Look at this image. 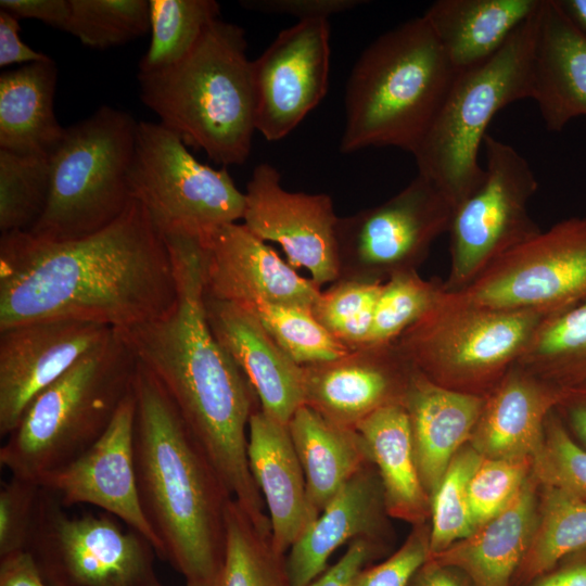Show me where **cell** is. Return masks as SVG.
Masks as SVG:
<instances>
[{"instance_id":"cell-1","label":"cell","mask_w":586,"mask_h":586,"mask_svg":"<svg viewBox=\"0 0 586 586\" xmlns=\"http://www.w3.org/2000/svg\"><path fill=\"white\" fill-rule=\"evenodd\" d=\"M176 297L165 240L135 199L112 224L80 239L1 233L0 329L74 319L124 330L165 315Z\"/></svg>"},{"instance_id":"cell-2","label":"cell","mask_w":586,"mask_h":586,"mask_svg":"<svg viewBox=\"0 0 586 586\" xmlns=\"http://www.w3.org/2000/svg\"><path fill=\"white\" fill-rule=\"evenodd\" d=\"M163 238L176 302L165 315L118 331L171 397L231 496L263 523L268 514L247 460L249 422L260 408L257 395L207 321L204 245L183 234Z\"/></svg>"},{"instance_id":"cell-3","label":"cell","mask_w":586,"mask_h":586,"mask_svg":"<svg viewBox=\"0 0 586 586\" xmlns=\"http://www.w3.org/2000/svg\"><path fill=\"white\" fill-rule=\"evenodd\" d=\"M132 391L138 496L158 540L160 557L187 586H214L225 558L227 507L233 497L171 397L139 360Z\"/></svg>"},{"instance_id":"cell-4","label":"cell","mask_w":586,"mask_h":586,"mask_svg":"<svg viewBox=\"0 0 586 586\" xmlns=\"http://www.w3.org/2000/svg\"><path fill=\"white\" fill-rule=\"evenodd\" d=\"M245 50L244 30L217 18L181 61L137 76L140 99L160 123L224 166L247 160L256 131Z\"/></svg>"},{"instance_id":"cell-5","label":"cell","mask_w":586,"mask_h":586,"mask_svg":"<svg viewBox=\"0 0 586 586\" xmlns=\"http://www.w3.org/2000/svg\"><path fill=\"white\" fill-rule=\"evenodd\" d=\"M456 74L423 16L385 31L362 51L348 77L340 150L394 146L413 155Z\"/></svg>"},{"instance_id":"cell-6","label":"cell","mask_w":586,"mask_h":586,"mask_svg":"<svg viewBox=\"0 0 586 586\" xmlns=\"http://www.w3.org/2000/svg\"><path fill=\"white\" fill-rule=\"evenodd\" d=\"M137 357L118 330L42 390L0 448L12 476L37 482L87 451L132 388Z\"/></svg>"},{"instance_id":"cell-7","label":"cell","mask_w":586,"mask_h":586,"mask_svg":"<svg viewBox=\"0 0 586 586\" xmlns=\"http://www.w3.org/2000/svg\"><path fill=\"white\" fill-rule=\"evenodd\" d=\"M538 11L492 58L456 74L437 116L413 153L418 174L433 182L454 209L485 178L479 152L491 120L507 105L532 97Z\"/></svg>"},{"instance_id":"cell-8","label":"cell","mask_w":586,"mask_h":586,"mask_svg":"<svg viewBox=\"0 0 586 586\" xmlns=\"http://www.w3.org/2000/svg\"><path fill=\"white\" fill-rule=\"evenodd\" d=\"M137 126L129 113L103 105L65 128L49 155L44 209L26 232L41 240L69 241L117 219L132 199L128 174Z\"/></svg>"},{"instance_id":"cell-9","label":"cell","mask_w":586,"mask_h":586,"mask_svg":"<svg viewBox=\"0 0 586 586\" xmlns=\"http://www.w3.org/2000/svg\"><path fill=\"white\" fill-rule=\"evenodd\" d=\"M549 316L489 307L444 292L394 343L432 382L486 397L519 362Z\"/></svg>"},{"instance_id":"cell-10","label":"cell","mask_w":586,"mask_h":586,"mask_svg":"<svg viewBox=\"0 0 586 586\" xmlns=\"http://www.w3.org/2000/svg\"><path fill=\"white\" fill-rule=\"evenodd\" d=\"M128 186L163 237L184 234L205 245L214 231L242 219L245 211V194L226 168L199 162L162 123L138 122Z\"/></svg>"},{"instance_id":"cell-11","label":"cell","mask_w":586,"mask_h":586,"mask_svg":"<svg viewBox=\"0 0 586 586\" xmlns=\"http://www.w3.org/2000/svg\"><path fill=\"white\" fill-rule=\"evenodd\" d=\"M42 488V487H41ZM42 488L27 551L50 586H162L156 550L139 532L103 512L68 515Z\"/></svg>"},{"instance_id":"cell-12","label":"cell","mask_w":586,"mask_h":586,"mask_svg":"<svg viewBox=\"0 0 586 586\" xmlns=\"http://www.w3.org/2000/svg\"><path fill=\"white\" fill-rule=\"evenodd\" d=\"M485 178L455 209L449 233L450 265L444 291L459 292L488 267L542 229L528 203L538 182L528 162L512 145L484 139Z\"/></svg>"},{"instance_id":"cell-13","label":"cell","mask_w":586,"mask_h":586,"mask_svg":"<svg viewBox=\"0 0 586 586\" xmlns=\"http://www.w3.org/2000/svg\"><path fill=\"white\" fill-rule=\"evenodd\" d=\"M454 206L429 179L417 175L387 201L339 217L337 280L383 283L418 270L435 240L448 232Z\"/></svg>"},{"instance_id":"cell-14","label":"cell","mask_w":586,"mask_h":586,"mask_svg":"<svg viewBox=\"0 0 586 586\" xmlns=\"http://www.w3.org/2000/svg\"><path fill=\"white\" fill-rule=\"evenodd\" d=\"M481 305L562 313L586 302V217L553 224L509 251L466 289Z\"/></svg>"},{"instance_id":"cell-15","label":"cell","mask_w":586,"mask_h":586,"mask_svg":"<svg viewBox=\"0 0 586 586\" xmlns=\"http://www.w3.org/2000/svg\"><path fill=\"white\" fill-rule=\"evenodd\" d=\"M329 69L328 20L298 21L282 29L252 61L256 131L268 141L293 131L327 94Z\"/></svg>"},{"instance_id":"cell-16","label":"cell","mask_w":586,"mask_h":586,"mask_svg":"<svg viewBox=\"0 0 586 586\" xmlns=\"http://www.w3.org/2000/svg\"><path fill=\"white\" fill-rule=\"evenodd\" d=\"M280 174L262 163L246 186L243 225L263 241L278 243L293 268H304L317 284L340 277L336 216L326 193L290 192Z\"/></svg>"},{"instance_id":"cell-17","label":"cell","mask_w":586,"mask_h":586,"mask_svg":"<svg viewBox=\"0 0 586 586\" xmlns=\"http://www.w3.org/2000/svg\"><path fill=\"white\" fill-rule=\"evenodd\" d=\"M115 329L41 319L0 329V435L9 436L30 402L104 343Z\"/></svg>"},{"instance_id":"cell-18","label":"cell","mask_w":586,"mask_h":586,"mask_svg":"<svg viewBox=\"0 0 586 586\" xmlns=\"http://www.w3.org/2000/svg\"><path fill=\"white\" fill-rule=\"evenodd\" d=\"M133 424L131 388L103 435L74 461L42 476L38 484L64 508L89 504L116 517L148 538L160 556L158 540L142 512L138 496Z\"/></svg>"},{"instance_id":"cell-19","label":"cell","mask_w":586,"mask_h":586,"mask_svg":"<svg viewBox=\"0 0 586 586\" xmlns=\"http://www.w3.org/2000/svg\"><path fill=\"white\" fill-rule=\"evenodd\" d=\"M205 294L241 307L298 306L313 311L321 290L243 224L214 231L205 243Z\"/></svg>"},{"instance_id":"cell-20","label":"cell","mask_w":586,"mask_h":586,"mask_svg":"<svg viewBox=\"0 0 586 586\" xmlns=\"http://www.w3.org/2000/svg\"><path fill=\"white\" fill-rule=\"evenodd\" d=\"M303 370L304 404L334 424L356 429L378 409L404 403L416 368L391 343L364 345Z\"/></svg>"},{"instance_id":"cell-21","label":"cell","mask_w":586,"mask_h":586,"mask_svg":"<svg viewBox=\"0 0 586 586\" xmlns=\"http://www.w3.org/2000/svg\"><path fill=\"white\" fill-rule=\"evenodd\" d=\"M213 334L255 391L260 409L289 424L304 404V370L270 336L250 311L205 294Z\"/></svg>"},{"instance_id":"cell-22","label":"cell","mask_w":586,"mask_h":586,"mask_svg":"<svg viewBox=\"0 0 586 586\" xmlns=\"http://www.w3.org/2000/svg\"><path fill=\"white\" fill-rule=\"evenodd\" d=\"M388 514L382 483L372 463L354 474L285 557L289 586H307L328 569L332 553L365 538L377 543L386 532Z\"/></svg>"},{"instance_id":"cell-23","label":"cell","mask_w":586,"mask_h":586,"mask_svg":"<svg viewBox=\"0 0 586 586\" xmlns=\"http://www.w3.org/2000/svg\"><path fill=\"white\" fill-rule=\"evenodd\" d=\"M249 467L264 499L276 550L290 548L318 518L289 426L256 409L247 430Z\"/></svg>"},{"instance_id":"cell-24","label":"cell","mask_w":586,"mask_h":586,"mask_svg":"<svg viewBox=\"0 0 586 586\" xmlns=\"http://www.w3.org/2000/svg\"><path fill=\"white\" fill-rule=\"evenodd\" d=\"M560 397L561 388L517 364L485 397L469 444L483 458L534 459Z\"/></svg>"},{"instance_id":"cell-25","label":"cell","mask_w":586,"mask_h":586,"mask_svg":"<svg viewBox=\"0 0 586 586\" xmlns=\"http://www.w3.org/2000/svg\"><path fill=\"white\" fill-rule=\"evenodd\" d=\"M531 99L551 131L586 116V37L555 0H542L538 11Z\"/></svg>"},{"instance_id":"cell-26","label":"cell","mask_w":586,"mask_h":586,"mask_svg":"<svg viewBox=\"0 0 586 586\" xmlns=\"http://www.w3.org/2000/svg\"><path fill=\"white\" fill-rule=\"evenodd\" d=\"M484 400L441 386L416 369L403 405L420 479L430 498L455 455L469 443Z\"/></svg>"},{"instance_id":"cell-27","label":"cell","mask_w":586,"mask_h":586,"mask_svg":"<svg viewBox=\"0 0 586 586\" xmlns=\"http://www.w3.org/2000/svg\"><path fill=\"white\" fill-rule=\"evenodd\" d=\"M537 486L532 472L519 495L500 514L430 558L466 573L473 586H509L535 531Z\"/></svg>"},{"instance_id":"cell-28","label":"cell","mask_w":586,"mask_h":586,"mask_svg":"<svg viewBox=\"0 0 586 586\" xmlns=\"http://www.w3.org/2000/svg\"><path fill=\"white\" fill-rule=\"evenodd\" d=\"M540 3L542 0H438L422 16L459 73L498 52Z\"/></svg>"},{"instance_id":"cell-29","label":"cell","mask_w":586,"mask_h":586,"mask_svg":"<svg viewBox=\"0 0 586 586\" xmlns=\"http://www.w3.org/2000/svg\"><path fill=\"white\" fill-rule=\"evenodd\" d=\"M356 430L379 473L388 517L412 526L428 522L431 498L418 471L405 406L393 404L380 408L364 419Z\"/></svg>"},{"instance_id":"cell-30","label":"cell","mask_w":586,"mask_h":586,"mask_svg":"<svg viewBox=\"0 0 586 586\" xmlns=\"http://www.w3.org/2000/svg\"><path fill=\"white\" fill-rule=\"evenodd\" d=\"M58 68L52 59L0 75V149L49 156L64 127L54 114Z\"/></svg>"},{"instance_id":"cell-31","label":"cell","mask_w":586,"mask_h":586,"mask_svg":"<svg viewBox=\"0 0 586 586\" xmlns=\"http://www.w3.org/2000/svg\"><path fill=\"white\" fill-rule=\"evenodd\" d=\"M288 426L309 502L319 514L354 474L372 463L367 445L356 429L334 424L305 404Z\"/></svg>"},{"instance_id":"cell-32","label":"cell","mask_w":586,"mask_h":586,"mask_svg":"<svg viewBox=\"0 0 586 586\" xmlns=\"http://www.w3.org/2000/svg\"><path fill=\"white\" fill-rule=\"evenodd\" d=\"M226 528L225 558L214 586H289L286 555L276 550L271 526L256 524L232 498Z\"/></svg>"},{"instance_id":"cell-33","label":"cell","mask_w":586,"mask_h":586,"mask_svg":"<svg viewBox=\"0 0 586 586\" xmlns=\"http://www.w3.org/2000/svg\"><path fill=\"white\" fill-rule=\"evenodd\" d=\"M518 365L559 388L586 384V302L549 316Z\"/></svg>"},{"instance_id":"cell-34","label":"cell","mask_w":586,"mask_h":586,"mask_svg":"<svg viewBox=\"0 0 586 586\" xmlns=\"http://www.w3.org/2000/svg\"><path fill=\"white\" fill-rule=\"evenodd\" d=\"M540 487L535 531L519 568L526 578L540 576L586 550V500L556 487Z\"/></svg>"},{"instance_id":"cell-35","label":"cell","mask_w":586,"mask_h":586,"mask_svg":"<svg viewBox=\"0 0 586 586\" xmlns=\"http://www.w3.org/2000/svg\"><path fill=\"white\" fill-rule=\"evenodd\" d=\"M220 15L214 0H149L151 40L139 73L157 72L181 61Z\"/></svg>"},{"instance_id":"cell-36","label":"cell","mask_w":586,"mask_h":586,"mask_svg":"<svg viewBox=\"0 0 586 586\" xmlns=\"http://www.w3.org/2000/svg\"><path fill=\"white\" fill-rule=\"evenodd\" d=\"M49 156L0 149V231H28L41 216L49 193Z\"/></svg>"},{"instance_id":"cell-37","label":"cell","mask_w":586,"mask_h":586,"mask_svg":"<svg viewBox=\"0 0 586 586\" xmlns=\"http://www.w3.org/2000/svg\"><path fill=\"white\" fill-rule=\"evenodd\" d=\"M242 308L255 316L278 345L300 366L334 360L352 351L334 337L309 309L278 304Z\"/></svg>"},{"instance_id":"cell-38","label":"cell","mask_w":586,"mask_h":586,"mask_svg":"<svg viewBox=\"0 0 586 586\" xmlns=\"http://www.w3.org/2000/svg\"><path fill=\"white\" fill-rule=\"evenodd\" d=\"M483 457L468 443L453 458L431 497V556L475 531L469 483ZM430 556V557H431Z\"/></svg>"},{"instance_id":"cell-39","label":"cell","mask_w":586,"mask_h":586,"mask_svg":"<svg viewBox=\"0 0 586 586\" xmlns=\"http://www.w3.org/2000/svg\"><path fill=\"white\" fill-rule=\"evenodd\" d=\"M444 292L443 281L426 280L418 270L392 276L383 282L364 345L394 343L438 302Z\"/></svg>"},{"instance_id":"cell-40","label":"cell","mask_w":586,"mask_h":586,"mask_svg":"<svg viewBox=\"0 0 586 586\" xmlns=\"http://www.w3.org/2000/svg\"><path fill=\"white\" fill-rule=\"evenodd\" d=\"M149 30L146 0H69L65 31L89 48L120 46Z\"/></svg>"},{"instance_id":"cell-41","label":"cell","mask_w":586,"mask_h":586,"mask_svg":"<svg viewBox=\"0 0 586 586\" xmlns=\"http://www.w3.org/2000/svg\"><path fill=\"white\" fill-rule=\"evenodd\" d=\"M383 283L336 280L321 291L313 314L351 349L362 346L369 335Z\"/></svg>"},{"instance_id":"cell-42","label":"cell","mask_w":586,"mask_h":586,"mask_svg":"<svg viewBox=\"0 0 586 586\" xmlns=\"http://www.w3.org/2000/svg\"><path fill=\"white\" fill-rule=\"evenodd\" d=\"M532 472L540 486L586 500V448L570 434L556 409L546 420L544 443L533 459Z\"/></svg>"},{"instance_id":"cell-43","label":"cell","mask_w":586,"mask_h":586,"mask_svg":"<svg viewBox=\"0 0 586 586\" xmlns=\"http://www.w3.org/2000/svg\"><path fill=\"white\" fill-rule=\"evenodd\" d=\"M533 470V458H483L469 483L475 530L500 514L519 495Z\"/></svg>"},{"instance_id":"cell-44","label":"cell","mask_w":586,"mask_h":586,"mask_svg":"<svg viewBox=\"0 0 586 586\" xmlns=\"http://www.w3.org/2000/svg\"><path fill=\"white\" fill-rule=\"evenodd\" d=\"M42 488L12 476L0 489V557L27 551L34 533Z\"/></svg>"},{"instance_id":"cell-45","label":"cell","mask_w":586,"mask_h":586,"mask_svg":"<svg viewBox=\"0 0 586 586\" xmlns=\"http://www.w3.org/2000/svg\"><path fill=\"white\" fill-rule=\"evenodd\" d=\"M430 537L428 522L413 525L399 549L383 562L360 570L352 586H409L419 569L430 559Z\"/></svg>"},{"instance_id":"cell-46","label":"cell","mask_w":586,"mask_h":586,"mask_svg":"<svg viewBox=\"0 0 586 586\" xmlns=\"http://www.w3.org/2000/svg\"><path fill=\"white\" fill-rule=\"evenodd\" d=\"M360 0H247L240 4L246 9L297 17L298 21L326 18L360 5Z\"/></svg>"},{"instance_id":"cell-47","label":"cell","mask_w":586,"mask_h":586,"mask_svg":"<svg viewBox=\"0 0 586 586\" xmlns=\"http://www.w3.org/2000/svg\"><path fill=\"white\" fill-rule=\"evenodd\" d=\"M380 543L358 538L348 544L337 562L307 586H352L354 578L378 555Z\"/></svg>"},{"instance_id":"cell-48","label":"cell","mask_w":586,"mask_h":586,"mask_svg":"<svg viewBox=\"0 0 586 586\" xmlns=\"http://www.w3.org/2000/svg\"><path fill=\"white\" fill-rule=\"evenodd\" d=\"M0 10L18 20H39L63 31L69 20V0H1Z\"/></svg>"},{"instance_id":"cell-49","label":"cell","mask_w":586,"mask_h":586,"mask_svg":"<svg viewBox=\"0 0 586 586\" xmlns=\"http://www.w3.org/2000/svg\"><path fill=\"white\" fill-rule=\"evenodd\" d=\"M21 30L20 20L7 11L0 10V66L12 64H28L47 61L50 58L41 52L35 51L25 44L18 33Z\"/></svg>"},{"instance_id":"cell-50","label":"cell","mask_w":586,"mask_h":586,"mask_svg":"<svg viewBox=\"0 0 586 586\" xmlns=\"http://www.w3.org/2000/svg\"><path fill=\"white\" fill-rule=\"evenodd\" d=\"M555 409L574 440L586 448V384L561 388Z\"/></svg>"},{"instance_id":"cell-51","label":"cell","mask_w":586,"mask_h":586,"mask_svg":"<svg viewBox=\"0 0 586 586\" xmlns=\"http://www.w3.org/2000/svg\"><path fill=\"white\" fill-rule=\"evenodd\" d=\"M0 586H48L28 551L0 557Z\"/></svg>"},{"instance_id":"cell-52","label":"cell","mask_w":586,"mask_h":586,"mask_svg":"<svg viewBox=\"0 0 586 586\" xmlns=\"http://www.w3.org/2000/svg\"><path fill=\"white\" fill-rule=\"evenodd\" d=\"M565 559V564L538 576L531 586H586V550Z\"/></svg>"},{"instance_id":"cell-53","label":"cell","mask_w":586,"mask_h":586,"mask_svg":"<svg viewBox=\"0 0 586 586\" xmlns=\"http://www.w3.org/2000/svg\"><path fill=\"white\" fill-rule=\"evenodd\" d=\"M454 570L430 558L416 573L409 586H461Z\"/></svg>"},{"instance_id":"cell-54","label":"cell","mask_w":586,"mask_h":586,"mask_svg":"<svg viewBox=\"0 0 586 586\" xmlns=\"http://www.w3.org/2000/svg\"><path fill=\"white\" fill-rule=\"evenodd\" d=\"M569 21L586 37V0H555Z\"/></svg>"},{"instance_id":"cell-55","label":"cell","mask_w":586,"mask_h":586,"mask_svg":"<svg viewBox=\"0 0 586 586\" xmlns=\"http://www.w3.org/2000/svg\"><path fill=\"white\" fill-rule=\"evenodd\" d=\"M187 586V585H186Z\"/></svg>"}]
</instances>
